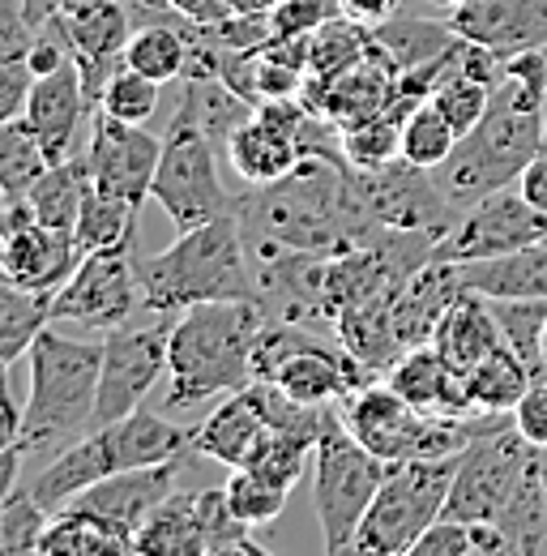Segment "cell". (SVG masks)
I'll return each instance as SVG.
<instances>
[{
	"instance_id": "1",
	"label": "cell",
	"mask_w": 547,
	"mask_h": 556,
	"mask_svg": "<svg viewBox=\"0 0 547 556\" xmlns=\"http://www.w3.org/2000/svg\"><path fill=\"white\" fill-rule=\"evenodd\" d=\"M236 218L253 262L278 249L339 257L385 236V223H377L355 193L351 163L326 154H304L270 185H244V193H236Z\"/></svg>"
},
{
	"instance_id": "2",
	"label": "cell",
	"mask_w": 547,
	"mask_h": 556,
	"mask_svg": "<svg viewBox=\"0 0 547 556\" xmlns=\"http://www.w3.org/2000/svg\"><path fill=\"white\" fill-rule=\"evenodd\" d=\"M266 321L270 313L262 300H209L185 308L167 343L171 386L163 407L176 416L253 386V351Z\"/></svg>"
},
{
	"instance_id": "3",
	"label": "cell",
	"mask_w": 547,
	"mask_h": 556,
	"mask_svg": "<svg viewBox=\"0 0 547 556\" xmlns=\"http://www.w3.org/2000/svg\"><path fill=\"white\" fill-rule=\"evenodd\" d=\"M137 282L145 313H185L209 300H262L257 262L240 231L236 202L227 214L180 231L163 253L137 257Z\"/></svg>"
},
{
	"instance_id": "4",
	"label": "cell",
	"mask_w": 547,
	"mask_h": 556,
	"mask_svg": "<svg viewBox=\"0 0 547 556\" xmlns=\"http://www.w3.org/2000/svg\"><path fill=\"white\" fill-rule=\"evenodd\" d=\"M99 372L103 343H77L52 326L39 330V339L30 343V399L22 407L26 458H56L73 441L94 432Z\"/></svg>"
},
{
	"instance_id": "5",
	"label": "cell",
	"mask_w": 547,
	"mask_h": 556,
	"mask_svg": "<svg viewBox=\"0 0 547 556\" xmlns=\"http://www.w3.org/2000/svg\"><path fill=\"white\" fill-rule=\"evenodd\" d=\"M253 381H274L295 403L326 407V403H346L359 386H368L377 377L342 348L339 339L326 343L321 330L270 317L257 334Z\"/></svg>"
},
{
	"instance_id": "6",
	"label": "cell",
	"mask_w": 547,
	"mask_h": 556,
	"mask_svg": "<svg viewBox=\"0 0 547 556\" xmlns=\"http://www.w3.org/2000/svg\"><path fill=\"white\" fill-rule=\"evenodd\" d=\"M475 416H428L407 403L390 381H368L342 403V424L385 463L462 454L475 437Z\"/></svg>"
},
{
	"instance_id": "7",
	"label": "cell",
	"mask_w": 547,
	"mask_h": 556,
	"mask_svg": "<svg viewBox=\"0 0 547 556\" xmlns=\"http://www.w3.org/2000/svg\"><path fill=\"white\" fill-rule=\"evenodd\" d=\"M458 476V454L445 458H410L390 463L385 484L377 488L351 553L364 556H403L415 548V540L445 514L449 488Z\"/></svg>"
},
{
	"instance_id": "8",
	"label": "cell",
	"mask_w": 547,
	"mask_h": 556,
	"mask_svg": "<svg viewBox=\"0 0 547 556\" xmlns=\"http://www.w3.org/2000/svg\"><path fill=\"white\" fill-rule=\"evenodd\" d=\"M535 450L539 445H531L518 432L513 412H479L475 437L458 454V476H454V488H449V501H445L441 518L496 522L500 509L509 505L513 488L522 484Z\"/></svg>"
},
{
	"instance_id": "9",
	"label": "cell",
	"mask_w": 547,
	"mask_h": 556,
	"mask_svg": "<svg viewBox=\"0 0 547 556\" xmlns=\"http://www.w3.org/2000/svg\"><path fill=\"white\" fill-rule=\"evenodd\" d=\"M385 476H390V463L377 458L364 441H355L342 416L317 437L313 505H317V522H321V535H326V553H351L355 531H359L377 488L385 484Z\"/></svg>"
},
{
	"instance_id": "10",
	"label": "cell",
	"mask_w": 547,
	"mask_h": 556,
	"mask_svg": "<svg viewBox=\"0 0 547 556\" xmlns=\"http://www.w3.org/2000/svg\"><path fill=\"white\" fill-rule=\"evenodd\" d=\"M218 146L205 138V129L176 108L167 134H163V154H158V172H154V189L150 198L163 206V214L176 223V231L202 227L209 218L227 214L236 193H227V185L218 180Z\"/></svg>"
},
{
	"instance_id": "11",
	"label": "cell",
	"mask_w": 547,
	"mask_h": 556,
	"mask_svg": "<svg viewBox=\"0 0 547 556\" xmlns=\"http://www.w3.org/2000/svg\"><path fill=\"white\" fill-rule=\"evenodd\" d=\"M355 176V193L364 210L398 231H428V236H449V227L462 218V210L445 198V189L436 185L432 167H419L410 159H390L385 167H351Z\"/></svg>"
},
{
	"instance_id": "12",
	"label": "cell",
	"mask_w": 547,
	"mask_h": 556,
	"mask_svg": "<svg viewBox=\"0 0 547 556\" xmlns=\"http://www.w3.org/2000/svg\"><path fill=\"white\" fill-rule=\"evenodd\" d=\"M171 317L163 313L150 326L125 321L107 330L103 339V372H99V407H94V428L116 424L141 407V399L158 386V377L171 368L167 364V343H171Z\"/></svg>"
},
{
	"instance_id": "13",
	"label": "cell",
	"mask_w": 547,
	"mask_h": 556,
	"mask_svg": "<svg viewBox=\"0 0 547 556\" xmlns=\"http://www.w3.org/2000/svg\"><path fill=\"white\" fill-rule=\"evenodd\" d=\"M141 300L137 282V244L94 249L52 300V321H77L90 330H116L133 317Z\"/></svg>"
},
{
	"instance_id": "14",
	"label": "cell",
	"mask_w": 547,
	"mask_h": 556,
	"mask_svg": "<svg viewBox=\"0 0 547 556\" xmlns=\"http://www.w3.org/2000/svg\"><path fill=\"white\" fill-rule=\"evenodd\" d=\"M547 240V214L535 210L518 185L496 189L487 198H479L475 206L462 210V218L449 227V236H441L436 244V262H483V257H500L526 244Z\"/></svg>"
},
{
	"instance_id": "15",
	"label": "cell",
	"mask_w": 547,
	"mask_h": 556,
	"mask_svg": "<svg viewBox=\"0 0 547 556\" xmlns=\"http://www.w3.org/2000/svg\"><path fill=\"white\" fill-rule=\"evenodd\" d=\"M158 154L163 138H150L141 125L116 121L107 112H90V141L81 150V163L94 189L141 206L154 189Z\"/></svg>"
},
{
	"instance_id": "16",
	"label": "cell",
	"mask_w": 547,
	"mask_h": 556,
	"mask_svg": "<svg viewBox=\"0 0 547 556\" xmlns=\"http://www.w3.org/2000/svg\"><path fill=\"white\" fill-rule=\"evenodd\" d=\"M52 22L65 35L68 56L81 73V90H86L90 112H99L107 81L125 70V48L137 30L129 4L125 0H99L81 13H61Z\"/></svg>"
},
{
	"instance_id": "17",
	"label": "cell",
	"mask_w": 547,
	"mask_h": 556,
	"mask_svg": "<svg viewBox=\"0 0 547 556\" xmlns=\"http://www.w3.org/2000/svg\"><path fill=\"white\" fill-rule=\"evenodd\" d=\"M193 458H171V463H150V467H129V471H116L107 480H99L94 488H86L81 496H73L68 505L94 514L103 527H112L129 548H133L141 522L158 509L163 496H171L180 484V471L189 467Z\"/></svg>"
},
{
	"instance_id": "18",
	"label": "cell",
	"mask_w": 547,
	"mask_h": 556,
	"mask_svg": "<svg viewBox=\"0 0 547 556\" xmlns=\"http://www.w3.org/2000/svg\"><path fill=\"white\" fill-rule=\"evenodd\" d=\"M81 244L73 231H56L48 223H30L22 231L0 236V282L52 295L68 282V275L81 266Z\"/></svg>"
},
{
	"instance_id": "19",
	"label": "cell",
	"mask_w": 547,
	"mask_h": 556,
	"mask_svg": "<svg viewBox=\"0 0 547 556\" xmlns=\"http://www.w3.org/2000/svg\"><path fill=\"white\" fill-rule=\"evenodd\" d=\"M449 26L492 48L500 61L518 52H547V0H467L449 13Z\"/></svg>"
},
{
	"instance_id": "20",
	"label": "cell",
	"mask_w": 547,
	"mask_h": 556,
	"mask_svg": "<svg viewBox=\"0 0 547 556\" xmlns=\"http://www.w3.org/2000/svg\"><path fill=\"white\" fill-rule=\"evenodd\" d=\"M86 112H90V103H86V90H81V73L68 61L48 77H35L22 121L35 129L48 163H65L77 154L73 146H77V125H81Z\"/></svg>"
},
{
	"instance_id": "21",
	"label": "cell",
	"mask_w": 547,
	"mask_h": 556,
	"mask_svg": "<svg viewBox=\"0 0 547 556\" xmlns=\"http://www.w3.org/2000/svg\"><path fill=\"white\" fill-rule=\"evenodd\" d=\"M462 291H467V282H462L454 262H428L423 270H415V275L394 291V304H390L394 334H398L403 351L432 343L441 317L462 300Z\"/></svg>"
},
{
	"instance_id": "22",
	"label": "cell",
	"mask_w": 547,
	"mask_h": 556,
	"mask_svg": "<svg viewBox=\"0 0 547 556\" xmlns=\"http://www.w3.org/2000/svg\"><path fill=\"white\" fill-rule=\"evenodd\" d=\"M385 381H390L407 403H415L419 412H428V416H471V412H475L471 399H467L462 372H458L441 351L432 348V343L403 351L398 364L385 372Z\"/></svg>"
},
{
	"instance_id": "23",
	"label": "cell",
	"mask_w": 547,
	"mask_h": 556,
	"mask_svg": "<svg viewBox=\"0 0 547 556\" xmlns=\"http://www.w3.org/2000/svg\"><path fill=\"white\" fill-rule=\"evenodd\" d=\"M266 428L270 424H266L262 407L253 403V394L244 386V390L227 394L202 424H193V454H205L222 467H244L253 458V450L262 445Z\"/></svg>"
},
{
	"instance_id": "24",
	"label": "cell",
	"mask_w": 547,
	"mask_h": 556,
	"mask_svg": "<svg viewBox=\"0 0 547 556\" xmlns=\"http://www.w3.org/2000/svg\"><path fill=\"white\" fill-rule=\"evenodd\" d=\"M458 275L467 282V291H479L487 300H547V240L500 257L462 262Z\"/></svg>"
},
{
	"instance_id": "25",
	"label": "cell",
	"mask_w": 547,
	"mask_h": 556,
	"mask_svg": "<svg viewBox=\"0 0 547 556\" xmlns=\"http://www.w3.org/2000/svg\"><path fill=\"white\" fill-rule=\"evenodd\" d=\"M500 343H505V339H500L492 300L479 295V291H462V300L441 317V326H436V334H432V348L441 351L462 377L475 368L487 351L500 348Z\"/></svg>"
},
{
	"instance_id": "26",
	"label": "cell",
	"mask_w": 547,
	"mask_h": 556,
	"mask_svg": "<svg viewBox=\"0 0 547 556\" xmlns=\"http://www.w3.org/2000/svg\"><path fill=\"white\" fill-rule=\"evenodd\" d=\"M133 553L145 556H205L202 514H198V488H176L158 501V509L141 522Z\"/></svg>"
},
{
	"instance_id": "27",
	"label": "cell",
	"mask_w": 547,
	"mask_h": 556,
	"mask_svg": "<svg viewBox=\"0 0 547 556\" xmlns=\"http://www.w3.org/2000/svg\"><path fill=\"white\" fill-rule=\"evenodd\" d=\"M496 527L509 535L513 556L547 553V450H535L522 484L513 488V496L500 509Z\"/></svg>"
},
{
	"instance_id": "28",
	"label": "cell",
	"mask_w": 547,
	"mask_h": 556,
	"mask_svg": "<svg viewBox=\"0 0 547 556\" xmlns=\"http://www.w3.org/2000/svg\"><path fill=\"white\" fill-rule=\"evenodd\" d=\"M377 43L385 48V56L398 65V73L419 70L436 56H445L462 35L449 26V17H410V13H394L390 22H381L377 30Z\"/></svg>"
},
{
	"instance_id": "29",
	"label": "cell",
	"mask_w": 547,
	"mask_h": 556,
	"mask_svg": "<svg viewBox=\"0 0 547 556\" xmlns=\"http://www.w3.org/2000/svg\"><path fill=\"white\" fill-rule=\"evenodd\" d=\"M180 108L202 125L205 138L214 141L218 150H227L231 134L257 112V103H249L244 94H236L222 77H185Z\"/></svg>"
},
{
	"instance_id": "30",
	"label": "cell",
	"mask_w": 547,
	"mask_h": 556,
	"mask_svg": "<svg viewBox=\"0 0 547 556\" xmlns=\"http://www.w3.org/2000/svg\"><path fill=\"white\" fill-rule=\"evenodd\" d=\"M462 381H467V399H471L475 412H513L535 377L513 351L500 343L496 351H487Z\"/></svg>"
},
{
	"instance_id": "31",
	"label": "cell",
	"mask_w": 547,
	"mask_h": 556,
	"mask_svg": "<svg viewBox=\"0 0 547 556\" xmlns=\"http://www.w3.org/2000/svg\"><path fill=\"white\" fill-rule=\"evenodd\" d=\"M137 214L141 206L125 202V198H112L94 185H86V198L77 210V223H73V236L81 244V253H94V249H116V244H137Z\"/></svg>"
},
{
	"instance_id": "32",
	"label": "cell",
	"mask_w": 547,
	"mask_h": 556,
	"mask_svg": "<svg viewBox=\"0 0 547 556\" xmlns=\"http://www.w3.org/2000/svg\"><path fill=\"white\" fill-rule=\"evenodd\" d=\"M86 185H90L86 163H81V154H73L65 163H52V167L30 185L26 202L35 206L39 223H48V227H56V231H73L81 198H86Z\"/></svg>"
},
{
	"instance_id": "33",
	"label": "cell",
	"mask_w": 547,
	"mask_h": 556,
	"mask_svg": "<svg viewBox=\"0 0 547 556\" xmlns=\"http://www.w3.org/2000/svg\"><path fill=\"white\" fill-rule=\"evenodd\" d=\"M39 553L43 556H77V553H103V556H116V553H133L112 527H103L94 514L77 509V505H65L52 514L43 540H39Z\"/></svg>"
},
{
	"instance_id": "34",
	"label": "cell",
	"mask_w": 547,
	"mask_h": 556,
	"mask_svg": "<svg viewBox=\"0 0 547 556\" xmlns=\"http://www.w3.org/2000/svg\"><path fill=\"white\" fill-rule=\"evenodd\" d=\"M368 48H372V26L339 13L308 35V77H334L351 70L359 56H368Z\"/></svg>"
},
{
	"instance_id": "35",
	"label": "cell",
	"mask_w": 547,
	"mask_h": 556,
	"mask_svg": "<svg viewBox=\"0 0 547 556\" xmlns=\"http://www.w3.org/2000/svg\"><path fill=\"white\" fill-rule=\"evenodd\" d=\"M492 313H496V326H500L505 348L531 368V377H547V359H544L547 300H492Z\"/></svg>"
},
{
	"instance_id": "36",
	"label": "cell",
	"mask_w": 547,
	"mask_h": 556,
	"mask_svg": "<svg viewBox=\"0 0 547 556\" xmlns=\"http://www.w3.org/2000/svg\"><path fill=\"white\" fill-rule=\"evenodd\" d=\"M52 321V295H35L22 287L0 282V359L30 355V343Z\"/></svg>"
},
{
	"instance_id": "37",
	"label": "cell",
	"mask_w": 547,
	"mask_h": 556,
	"mask_svg": "<svg viewBox=\"0 0 547 556\" xmlns=\"http://www.w3.org/2000/svg\"><path fill=\"white\" fill-rule=\"evenodd\" d=\"M48 154L35 138V129L17 121H0V198H26L30 185L48 172Z\"/></svg>"
},
{
	"instance_id": "38",
	"label": "cell",
	"mask_w": 547,
	"mask_h": 556,
	"mask_svg": "<svg viewBox=\"0 0 547 556\" xmlns=\"http://www.w3.org/2000/svg\"><path fill=\"white\" fill-rule=\"evenodd\" d=\"M198 514H202V540L205 556H266V548L249 535L253 527H244L222 488H198Z\"/></svg>"
},
{
	"instance_id": "39",
	"label": "cell",
	"mask_w": 547,
	"mask_h": 556,
	"mask_svg": "<svg viewBox=\"0 0 547 556\" xmlns=\"http://www.w3.org/2000/svg\"><path fill=\"white\" fill-rule=\"evenodd\" d=\"M454 146H458V129L445 121V112L432 99H423L403 125V159L436 172L454 154Z\"/></svg>"
},
{
	"instance_id": "40",
	"label": "cell",
	"mask_w": 547,
	"mask_h": 556,
	"mask_svg": "<svg viewBox=\"0 0 547 556\" xmlns=\"http://www.w3.org/2000/svg\"><path fill=\"white\" fill-rule=\"evenodd\" d=\"M222 492H227L231 514H236L244 527H270L274 518L282 514L291 488L274 484V480H266V476H257L253 467H231V480L222 484Z\"/></svg>"
},
{
	"instance_id": "41",
	"label": "cell",
	"mask_w": 547,
	"mask_h": 556,
	"mask_svg": "<svg viewBox=\"0 0 547 556\" xmlns=\"http://www.w3.org/2000/svg\"><path fill=\"white\" fill-rule=\"evenodd\" d=\"M317 450V441L308 437H295V432H282V428H266L262 445L253 450V458L244 467H253L257 476H266L274 484L295 488L308 471V454Z\"/></svg>"
},
{
	"instance_id": "42",
	"label": "cell",
	"mask_w": 547,
	"mask_h": 556,
	"mask_svg": "<svg viewBox=\"0 0 547 556\" xmlns=\"http://www.w3.org/2000/svg\"><path fill=\"white\" fill-rule=\"evenodd\" d=\"M48 522H52V514H48L26 488H17V492L0 505V556L39 553V540H43Z\"/></svg>"
},
{
	"instance_id": "43",
	"label": "cell",
	"mask_w": 547,
	"mask_h": 556,
	"mask_svg": "<svg viewBox=\"0 0 547 556\" xmlns=\"http://www.w3.org/2000/svg\"><path fill=\"white\" fill-rule=\"evenodd\" d=\"M99 112H107L116 121H129V125H145L158 112V81L154 77H141V73H133L125 65V70L107 81Z\"/></svg>"
},
{
	"instance_id": "44",
	"label": "cell",
	"mask_w": 547,
	"mask_h": 556,
	"mask_svg": "<svg viewBox=\"0 0 547 556\" xmlns=\"http://www.w3.org/2000/svg\"><path fill=\"white\" fill-rule=\"evenodd\" d=\"M432 103L445 112V121L458 129V138H467L479 121H483V112H487V103H492V90H487L483 81H475V77H467V73H454V77L432 94Z\"/></svg>"
},
{
	"instance_id": "45",
	"label": "cell",
	"mask_w": 547,
	"mask_h": 556,
	"mask_svg": "<svg viewBox=\"0 0 547 556\" xmlns=\"http://www.w3.org/2000/svg\"><path fill=\"white\" fill-rule=\"evenodd\" d=\"M342 4L339 0H278L270 9V26L274 39H300V35H313L317 26H326L330 17H339Z\"/></svg>"
},
{
	"instance_id": "46",
	"label": "cell",
	"mask_w": 547,
	"mask_h": 556,
	"mask_svg": "<svg viewBox=\"0 0 547 556\" xmlns=\"http://www.w3.org/2000/svg\"><path fill=\"white\" fill-rule=\"evenodd\" d=\"M410 556H475V544H471V522L436 518V522L415 540Z\"/></svg>"
},
{
	"instance_id": "47",
	"label": "cell",
	"mask_w": 547,
	"mask_h": 556,
	"mask_svg": "<svg viewBox=\"0 0 547 556\" xmlns=\"http://www.w3.org/2000/svg\"><path fill=\"white\" fill-rule=\"evenodd\" d=\"M30 86H35V73L26 65V52H13L0 61V121H17L26 112Z\"/></svg>"
},
{
	"instance_id": "48",
	"label": "cell",
	"mask_w": 547,
	"mask_h": 556,
	"mask_svg": "<svg viewBox=\"0 0 547 556\" xmlns=\"http://www.w3.org/2000/svg\"><path fill=\"white\" fill-rule=\"evenodd\" d=\"M513 424H518V432H522L531 445L547 450V377H535V381H531V390H526L522 403L513 407Z\"/></svg>"
},
{
	"instance_id": "49",
	"label": "cell",
	"mask_w": 547,
	"mask_h": 556,
	"mask_svg": "<svg viewBox=\"0 0 547 556\" xmlns=\"http://www.w3.org/2000/svg\"><path fill=\"white\" fill-rule=\"evenodd\" d=\"M518 189H522V198H526L531 206L547 214V150H539V154L526 163V172L518 176Z\"/></svg>"
},
{
	"instance_id": "50",
	"label": "cell",
	"mask_w": 547,
	"mask_h": 556,
	"mask_svg": "<svg viewBox=\"0 0 547 556\" xmlns=\"http://www.w3.org/2000/svg\"><path fill=\"white\" fill-rule=\"evenodd\" d=\"M339 4H342V13H346V17H355V22L372 26V30L398 13V0H339Z\"/></svg>"
},
{
	"instance_id": "51",
	"label": "cell",
	"mask_w": 547,
	"mask_h": 556,
	"mask_svg": "<svg viewBox=\"0 0 547 556\" xmlns=\"http://www.w3.org/2000/svg\"><path fill=\"white\" fill-rule=\"evenodd\" d=\"M22 445V407L13 403V394L0 399V454Z\"/></svg>"
},
{
	"instance_id": "52",
	"label": "cell",
	"mask_w": 547,
	"mask_h": 556,
	"mask_svg": "<svg viewBox=\"0 0 547 556\" xmlns=\"http://www.w3.org/2000/svg\"><path fill=\"white\" fill-rule=\"evenodd\" d=\"M61 13H65V0H22V17H26L30 30H43Z\"/></svg>"
},
{
	"instance_id": "53",
	"label": "cell",
	"mask_w": 547,
	"mask_h": 556,
	"mask_svg": "<svg viewBox=\"0 0 547 556\" xmlns=\"http://www.w3.org/2000/svg\"><path fill=\"white\" fill-rule=\"evenodd\" d=\"M171 4H176L185 17H193V22H205V26L231 13V9H227V0H171Z\"/></svg>"
},
{
	"instance_id": "54",
	"label": "cell",
	"mask_w": 547,
	"mask_h": 556,
	"mask_svg": "<svg viewBox=\"0 0 547 556\" xmlns=\"http://www.w3.org/2000/svg\"><path fill=\"white\" fill-rule=\"evenodd\" d=\"M22 458H26V454H22V445H13V450H4V454H0V505H4V501L17 492V471H22Z\"/></svg>"
},
{
	"instance_id": "55",
	"label": "cell",
	"mask_w": 547,
	"mask_h": 556,
	"mask_svg": "<svg viewBox=\"0 0 547 556\" xmlns=\"http://www.w3.org/2000/svg\"><path fill=\"white\" fill-rule=\"evenodd\" d=\"M278 0H227L231 13H270Z\"/></svg>"
},
{
	"instance_id": "56",
	"label": "cell",
	"mask_w": 547,
	"mask_h": 556,
	"mask_svg": "<svg viewBox=\"0 0 547 556\" xmlns=\"http://www.w3.org/2000/svg\"><path fill=\"white\" fill-rule=\"evenodd\" d=\"M90 4H99V0H65V13H81V9H90Z\"/></svg>"
},
{
	"instance_id": "57",
	"label": "cell",
	"mask_w": 547,
	"mask_h": 556,
	"mask_svg": "<svg viewBox=\"0 0 547 556\" xmlns=\"http://www.w3.org/2000/svg\"><path fill=\"white\" fill-rule=\"evenodd\" d=\"M9 394V359H0V399Z\"/></svg>"
},
{
	"instance_id": "58",
	"label": "cell",
	"mask_w": 547,
	"mask_h": 556,
	"mask_svg": "<svg viewBox=\"0 0 547 556\" xmlns=\"http://www.w3.org/2000/svg\"><path fill=\"white\" fill-rule=\"evenodd\" d=\"M428 4H432V9H449V13H454V9H458V4H467V0H428Z\"/></svg>"
},
{
	"instance_id": "59",
	"label": "cell",
	"mask_w": 547,
	"mask_h": 556,
	"mask_svg": "<svg viewBox=\"0 0 547 556\" xmlns=\"http://www.w3.org/2000/svg\"><path fill=\"white\" fill-rule=\"evenodd\" d=\"M544 150H547V108H544Z\"/></svg>"
},
{
	"instance_id": "60",
	"label": "cell",
	"mask_w": 547,
	"mask_h": 556,
	"mask_svg": "<svg viewBox=\"0 0 547 556\" xmlns=\"http://www.w3.org/2000/svg\"><path fill=\"white\" fill-rule=\"evenodd\" d=\"M544 359H547V326H544Z\"/></svg>"
},
{
	"instance_id": "61",
	"label": "cell",
	"mask_w": 547,
	"mask_h": 556,
	"mask_svg": "<svg viewBox=\"0 0 547 556\" xmlns=\"http://www.w3.org/2000/svg\"><path fill=\"white\" fill-rule=\"evenodd\" d=\"M4 56H13V52H4V48H0V61H4Z\"/></svg>"
}]
</instances>
